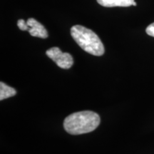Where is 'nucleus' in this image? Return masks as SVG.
I'll list each match as a JSON object with an SVG mask.
<instances>
[{
  "mask_svg": "<svg viewBox=\"0 0 154 154\" xmlns=\"http://www.w3.org/2000/svg\"><path fill=\"white\" fill-rule=\"evenodd\" d=\"M101 119L98 113L84 111L70 114L64 119L63 128L69 134L80 135L93 131L99 126Z\"/></svg>",
  "mask_w": 154,
  "mask_h": 154,
  "instance_id": "1",
  "label": "nucleus"
},
{
  "mask_svg": "<svg viewBox=\"0 0 154 154\" xmlns=\"http://www.w3.org/2000/svg\"><path fill=\"white\" fill-rule=\"evenodd\" d=\"M71 34L74 41L83 50L94 56H102L105 49L97 34L81 25H75L71 29Z\"/></svg>",
  "mask_w": 154,
  "mask_h": 154,
  "instance_id": "2",
  "label": "nucleus"
},
{
  "mask_svg": "<svg viewBox=\"0 0 154 154\" xmlns=\"http://www.w3.org/2000/svg\"><path fill=\"white\" fill-rule=\"evenodd\" d=\"M47 55L57 63V66L63 69H69L73 66L74 60L69 53H63L58 47H52L47 51Z\"/></svg>",
  "mask_w": 154,
  "mask_h": 154,
  "instance_id": "3",
  "label": "nucleus"
},
{
  "mask_svg": "<svg viewBox=\"0 0 154 154\" xmlns=\"http://www.w3.org/2000/svg\"><path fill=\"white\" fill-rule=\"evenodd\" d=\"M28 26H29L28 32L32 36L35 37L46 38L48 37V32L45 27L41 23L38 22L36 19L29 18L26 21Z\"/></svg>",
  "mask_w": 154,
  "mask_h": 154,
  "instance_id": "4",
  "label": "nucleus"
},
{
  "mask_svg": "<svg viewBox=\"0 0 154 154\" xmlns=\"http://www.w3.org/2000/svg\"><path fill=\"white\" fill-rule=\"evenodd\" d=\"M97 2L105 7H127L133 5L134 0H97Z\"/></svg>",
  "mask_w": 154,
  "mask_h": 154,
  "instance_id": "5",
  "label": "nucleus"
},
{
  "mask_svg": "<svg viewBox=\"0 0 154 154\" xmlns=\"http://www.w3.org/2000/svg\"><path fill=\"white\" fill-rule=\"evenodd\" d=\"M17 91L14 88L11 86L3 83L2 82H0V100L2 101L3 99H8L11 96L16 95Z\"/></svg>",
  "mask_w": 154,
  "mask_h": 154,
  "instance_id": "6",
  "label": "nucleus"
},
{
  "mask_svg": "<svg viewBox=\"0 0 154 154\" xmlns=\"http://www.w3.org/2000/svg\"><path fill=\"white\" fill-rule=\"evenodd\" d=\"M17 26L22 31H28L29 29L27 23L25 22L24 19H19L18 22H17Z\"/></svg>",
  "mask_w": 154,
  "mask_h": 154,
  "instance_id": "7",
  "label": "nucleus"
},
{
  "mask_svg": "<svg viewBox=\"0 0 154 154\" xmlns=\"http://www.w3.org/2000/svg\"><path fill=\"white\" fill-rule=\"evenodd\" d=\"M146 32L147 34H149V36H151L154 37V23H152L151 24H150L147 28H146Z\"/></svg>",
  "mask_w": 154,
  "mask_h": 154,
  "instance_id": "8",
  "label": "nucleus"
},
{
  "mask_svg": "<svg viewBox=\"0 0 154 154\" xmlns=\"http://www.w3.org/2000/svg\"><path fill=\"white\" fill-rule=\"evenodd\" d=\"M133 6H136V3L135 2H134V4H133Z\"/></svg>",
  "mask_w": 154,
  "mask_h": 154,
  "instance_id": "9",
  "label": "nucleus"
}]
</instances>
